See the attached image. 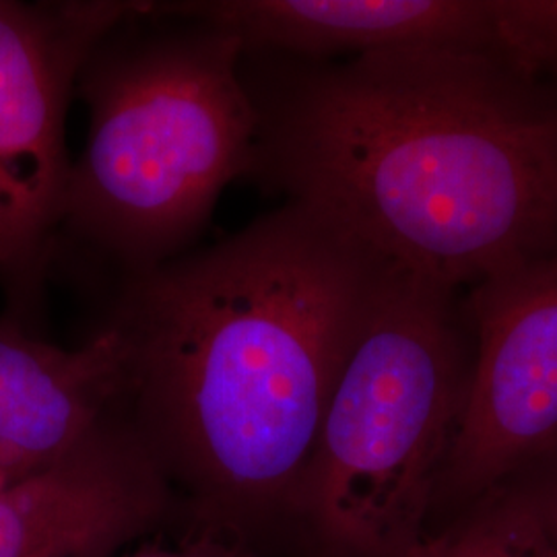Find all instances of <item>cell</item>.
Instances as JSON below:
<instances>
[{"label":"cell","instance_id":"obj_4","mask_svg":"<svg viewBox=\"0 0 557 557\" xmlns=\"http://www.w3.org/2000/svg\"><path fill=\"white\" fill-rule=\"evenodd\" d=\"M457 292L391 269L329 398L296 502L326 557H400L425 537L467 397Z\"/></svg>","mask_w":557,"mask_h":557},{"label":"cell","instance_id":"obj_13","mask_svg":"<svg viewBox=\"0 0 557 557\" xmlns=\"http://www.w3.org/2000/svg\"><path fill=\"white\" fill-rule=\"evenodd\" d=\"M506 487L517 490L518 496L533 508L557 547V455L543 460Z\"/></svg>","mask_w":557,"mask_h":557},{"label":"cell","instance_id":"obj_3","mask_svg":"<svg viewBox=\"0 0 557 557\" xmlns=\"http://www.w3.org/2000/svg\"><path fill=\"white\" fill-rule=\"evenodd\" d=\"M128 7L81 69L89 126L60 227L124 277L188 252L221 193L248 176L259 128L238 41Z\"/></svg>","mask_w":557,"mask_h":557},{"label":"cell","instance_id":"obj_8","mask_svg":"<svg viewBox=\"0 0 557 557\" xmlns=\"http://www.w3.org/2000/svg\"><path fill=\"white\" fill-rule=\"evenodd\" d=\"M494 0H176L139 2L156 17L230 34L244 54L335 60L448 50L490 54Z\"/></svg>","mask_w":557,"mask_h":557},{"label":"cell","instance_id":"obj_11","mask_svg":"<svg viewBox=\"0 0 557 557\" xmlns=\"http://www.w3.org/2000/svg\"><path fill=\"white\" fill-rule=\"evenodd\" d=\"M492 57L557 83V0H494Z\"/></svg>","mask_w":557,"mask_h":557},{"label":"cell","instance_id":"obj_9","mask_svg":"<svg viewBox=\"0 0 557 557\" xmlns=\"http://www.w3.org/2000/svg\"><path fill=\"white\" fill-rule=\"evenodd\" d=\"M124 347L100 329L75 349L0 317V481L54 467L119 413Z\"/></svg>","mask_w":557,"mask_h":557},{"label":"cell","instance_id":"obj_1","mask_svg":"<svg viewBox=\"0 0 557 557\" xmlns=\"http://www.w3.org/2000/svg\"><path fill=\"white\" fill-rule=\"evenodd\" d=\"M393 267L308 207L124 277L119 416L188 515L264 537L296 520L320 423Z\"/></svg>","mask_w":557,"mask_h":557},{"label":"cell","instance_id":"obj_7","mask_svg":"<svg viewBox=\"0 0 557 557\" xmlns=\"http://www.w3.org/2000/svg\"><path fill=\"white\" fill-rule=\"evenodd\" d=\"M178 496L120 416L54 467L0 485V557H112Z\"/></svg>","mask_w":557,"mask_h":557},{"label":"cell","instance_id":"obj_5","mask_svg":"<svg viewBox=\"0 0 557 557\" xmlns=\"http://www.w3.org/2000/svg\"><path fill=\"white\" fill-rule=\"evenodd\" d=\"M128 13V2L0 0V281L15 298L38 294L59 246L81 69Z\"/></svg>","mask_w":557,"mask_h":557},{"label":"cell","instance_id":"obj_2","mask_svg":"<svg viewBox=\"0 0 557 557\" xmlns=\"http://www.w3.org/2000/svg\"><path fill=\"white\" fill-rule=\"evenodd\" d=\"M248 176L448 289L557 252V83L475 52L244 54Z\"/></svg>","mask_w":557,"mask_h":557},{"label":"cell","instance_id":"obj_12","mask_svg":"<svg viewBox=\"0 0 557 557\" xmlns=\"http://www.w3.org/2000/svg\"><path fill=\"white\" fill-rule=\"evenodd\" d=\"M120 557H262V539L188 515V524L174 541L149 543Z\"/></svg>","mask_w":557,"mask_h":557},{"label":"cell","instance_id":"obj_6","mask_svg":"<svg viewBox=\"0 0 557 557\" xmlns=\"http://www.w3.org/2000/svg\"><path fill=\"white\" fill-rule=\"evenodd\" d=\"M460 308L478 345L436 504H479L557 455V252L479 281Z\"/></svg>","mask_w":557,"mask_h":557},{"label":"cell","instance_id":"obj_10","mask_svg":"<svg viewBox=\"0 0 557 557\" xmlns=\"http://www.w3.org/2000/svg\"><path fill=\"white\" fill-rule=\"evenodd\" d=\"M475 515L400 557H557L556 543L517 490L481 499Z\"/></svg>","mask_w":557,"mask_h":557}]
</instances>
